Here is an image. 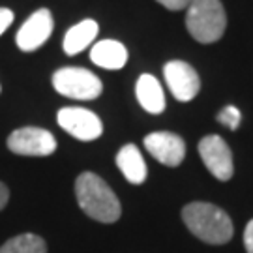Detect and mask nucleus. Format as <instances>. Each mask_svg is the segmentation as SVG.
Here are the masks:
<instances>
[{
  "label": "nucleus",
  "instance_id": "6",
  "mask_svg": "<svg viewBox=\"0 0 253 253\" xmlns=\"http://www.w3.org/2000/svg\"><path fill=\"white\" fill-rule=\"evenodd\" d=\"M56 122L79 141H94L103 133V124L96 113L83 107H64L56 115Z\"/></svg>",
  "mask_w": 253,
  "mask_h": 253
},
{
  "label": "nucleus",
  "instance_id": "15",
  "mask_svg": "<svg viewBox=\"0 0 253 253\" xmlns=\"http://www.w3.org/2000/svg\"><path fill=\"white\" fill-rule=\"evenodd\" d=\"M0 253H47V244L42 236L25 233L4 242Z\"/></svg>",
  "mask_w": 253,
  "mask_h": 253
},
{
  "label": "nucleus",
  "instance_id": "17",
  "mask_svg": "<svg viewBox=\"0 0 253 253\" xmlns=\"http://www.w3.org/2000/svg\"><path fill=\"white\" fill-rule=\"evenodd\" d=\"M160 2L163 8L171 9V11H178V9H186L191 4V0H156Z\"/></svg>",
  "mask_w": 253,
  "mask_h": 253
},
{
  "label": "nucleus",
  "instance_id": "14",
  "mask_svg": "<svg viewBox=\"0 0 253 253\" xmlns=\"http://www.w3.org/2000/svg\"><path fill=\"white\" fill-rule=\"evenodd\" d=\"M98 30H100V27L94 19H84L81 23H77L64 36V53L73 56V54L84 51L96 40Z\"/></svg>",
  "mask_w": 253,
  "mask_h": 253
},
{
  "label": "nucleus",
  "instance_id": "9",
  "mask_svg": "<svg viewBox=\"0 0 253 253\" xmlns=\"http://www.w3.org/2000/svg\"><path fill=\"white\" fill-rule=\"evenodd\" d=\"M53 15L47 8H42L34 11L30 17L23 23V27L17 32V47L25 53L36 51L45 43L49 36L53 34Z\"/></svg>",
  "mask_w": 253,
  "mask_h": 253
},
{
  "label": "nucleus",
  "instance_id": "7",
  "mask_svg": "<svg viewBox=\"0 0 253 253\" xmlns=\"http://www.w3.org/2000/svg\"><path fill=\"white\" fill-rule=\"evenodd\" d=\"M199 156L205 167L216 176L217 180H231L235 165H233V152L225 141L219 135L203 137L199 143Z\"/></svg>",
  "mask_w": 253,
  "mask_h": 253
},
{
  "label": "nucleus",
  "instance_id": "4",
  "mask_svg": "<svg viewBox=\"0 0 253 253\" xmlns=\"http://www.w3.org/2000/svg\"><path fill=\"white\" fill-rule=\"evenodd\" d=\"M53 86L58 94L72 100H96L103 90L100 77L84 68H60L53 73Z\"/></svg>",
  "mask_w": 253,
  "mask_h": 253
},
{
  "label": "nucleus",
  "instance_id": "5",
  "mask_svg": "<svg viewBox=\"0 0 253 253\" xmlns=\"http://www.w3.org/2000/svg\"><path fill=\"white\" fill-rule=\"evenodd\" d=\"M8 148L19 156H51L56 150V139L43 127L25 126L9 133Z\"/></svg>",
  "mask_w": 253,
  "mask_h": 253
},
{
  "label": "nucleus",
  "instance_id": "13",
  "mask_svg": "<svg viewBox=\"0 0 253 253\" xmlns=\"http://www.w3.org/2000/svg\"><path fill=\"white\" fill-rule=\"evenodd\" d=\"M117 165L129 184H143L146 180V163L135 145H124L118 150Z\"/></svg>",
  "mask_w": 253,
  "mask_h": 253
},
{
  "label": "nucleus",
  "instance_id": "8",
  "mask_svg": "<svg viewBox=\"0 0 253 253\" xmlns=\"http://www.w3.org/2000/svg\"><path fill=\"white\" fill-rule=\"evenodd\" d=\"M163 77L171 94L178 101H191L201 90L199 75L184 60H171L165 64Z\"/></svg>",
  "mask_w": 253,
  "mask_h": 253
},
{
  "label": "nucleus",
  "instance_id": "2",
  "mask_svg": "<svg viewBox=\"0 0 253 253\" xmlns=\"http://www.w3.org/2000/svg\"><path fill=\"white\" fill-rule=\"evenodd\" d=\"M182 219L191 235L207 244H227L235 233L233 221L225 210L203 201H195L182 208Z\"/></svg>",
  "mask_w": 253,
  "mask_h": 253
},
{
  "label": "nucleus",
  "instance_id": "19",
  "mask_svg": "<svg viewBox=\"0 0 253 253\" xmlns=\"http://www.w3.org/2000/svg\"><path fill=\"white\" fill-rule=\"evenodd\" d=\"M244 246H246V252L253 253V219L248 221L244 231Z\"/></svg>",
  "mask_w": 253,
  "mask_h": 253
},
{
  "label": "nucleus",
  "instance_id": "11",
  "mask_svg": "<svg viewBox=\"0 0 253 253\" xmlns=\"http://www.w3.org/2000/svg\"><path fill=\"white\" fill-rule=\"evenodd\" d=\"M135 96L139 105L150 115H160L165 111V92L162 83L150 73H143L135 84Z\"/></svg>",
  "mask_w": 253,
  "mask_h": 253
},
{
  "label": "nucleus",
  "instance_id": "3",
  "mask_svg": "<svg viewBox=\"0 0 253 253\" xmlns=\"http://www.w3.org/2000/svg\"><path fill=\"white\" fill-rule=\"evenodd\" d=\"M227 27L225 9L219 0H191L186 13V28L199 43H214Z\"/></svg>",
  "mask_w": 253,
  "mask_h": 253
},
{
  "label": "nucleus",
  "instance_id": "1",
  "mask_svg": "<svg viewBox=\"0 0 253 253\" xmlns=\"http://www.w3.org/2000/svg\"><path fill=\"white\" fill-rule=\"evenodd\" d=\"M75 197L81 210L100 223H115L122 216L120 201L96 172H81L75 180Z\"/></svg>",
  "mask_w": 253,
  "mask_h": 253
},
{
  "label": "nucleus",
  "instance_id": "16",
  "mask_svg": "<svg viewBox=\"0 0 253 253\" xmlns=\"http://www.w3.org/2000/svg\"><path fill=\"white\" fill-rule=\"evenodd\" d=\"M240 120H242V113H240V109L235 107V105H227V107H223L217 113V122L227 126L229 129H233V131L238 129Z\"/></svg>",
  "mask_w": 253,
  "mask_h": 253
},
{
  "label": "nucleus",
  "instance_id": "20",
  "mask_svg": "<svg viewBox=\"0 0 253 253\" xmlns=\"http://www.w3.org/2000/svg\"><path fill=\"white\" fill-rule=\"evenodd\" d=\"M8 201H9V190H8V186L4 184V182H0V210L8 205Z\"/></svg>",
  "mask_w": 253,
  "mask_h": 253
},
{
  "label": "nucleus",
  "instance_id": "18",
  "mask_svg": "<svg viewBox=\"0 0 253 253\" xmlns=\"http://www.w3.org/2000/svg\"><path fill=\"white\" fill-rule=\"evenodd\" d=\"M13 23V11L8 8H0V36L6 32V28Z\"/></svg>",
  "mask_w": 253,
  "mask_h": 253
},
{
  "label": "nucleus",
  "instance_id": "12",
  "mask_svg": "<svg viewBox=\"0 0 253 253\" xmlns=\"http://www.w3.org/2000/svg\"><path fill=\"white\" fill-rule=\"evenodd\" d=\"M90 60L103 70H120L127 62V49L117 40H103L94 43Z\"/></svg>",
  "mask_w": 253,
  "mask_h": 253
},
{
  "label": "nucleus",
  "instance_id": "10",
  "mask_svg": "<svg viewBox=\"0 0 253 253\" xmlns=\"http://www.w3.org/2000/svg\"><path fill=\"white\" fill-rule=\"evenodd\" d=\"M145 148L154 160L167 165L178 167L186 156V143L184 139L171 131H154L145 137Z\"/></svg>",
  "mask_w": 253,
  "mask_h": 253
}]
</instances>
